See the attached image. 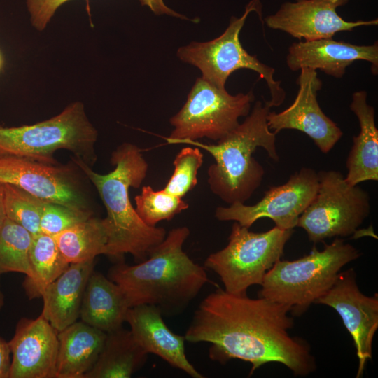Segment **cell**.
<instances>
[{
  "label": "cell",
  "mask_w": 378,
  "mask_h": 378,
  "mask_svg": "<svg viewBox=\"0 0 378 378\" xmlns=\"http://www.w3.org/2000/svg\"><path fill=\"white\" fill-rule=\"evenodd\" d=\"M57 334L41 314L34 319L21 318L8 342V378H56Z\"/></svg>",
  "instance_id": "obj_16"
},
{
  "label": "cell",
  "mask_w": 378,
  "mask_h": 378,
  "mask_svg": "<svg viewBox=\"0 0 378 378\" xmlns=\"http://www.w3.org/2000/svg\"><path fill=\"white\" fill-rule=\"evenodd\" d=\"M315 303L333 308L342 318L356 349V377H361L368 360L372 358L373 338L378 328L377 293L364 295L357 285L354 270L350 268L340 272L332 286Z\"/></svg>",
  "instance_id": "obj_13"
},
{
  "label": "cell",
  "mask_w": 378,
  "mask_h": 378,
  "mask_svg": "<svg viewBox=\"0 0 378 378\" xmlns=\"http://www.w3.org/2000/svg\"><path fill=\"white\" fill-rule=\"evenodd\" d=\"M293 232L276 226L253 232L234 221L228 244L210 254L204 267L218 274L227 293L246 295L250 286H261L265 274L282 256Z\"/></svg>",
  "instance_id": "obj_8"
},
{
  "label": "cell",
  "mask_w": 378,
  "mask_h": 378,
  "mask_svg": "<svg viewBox=\"0 0 378 378\" xmlns=\"http://www.w3.org/2000/svg\"><path fill=\"white\" fill-rule=\"evenodd\" d=\"M190 235L187 227L171 230L144 261L134 265L119 262L108 277L123 293L130 307L148 304L162 316L183 312L209 281L205 268L183 251Z\"/></svg>",
  "instance_id": "obj_2"
},
{
  "label": "cell",
  "mask_w": 378,
  "mask_h": 378,
  "mask_svg": "<svg viewBox=\"0 0 378 378\" xmlns=\"http://www.w3.org/2000/svg\"><path fill=\"white\" fill-rule=\"evenodd\" d=\"M1 276V274H0ZM4 304V295L3 294V292L1 289V284H0V310L2 309Z\"/></svg>",
  "instance_id": "obj_34"
},
{
  "label": "cell",
  "mask_w": 378,
  "mask_h": 378,
  "mask_svg": "<svg viewBox=\"0 0 378 378\" xmlns=\"http://www.w3.org/2000/svg\"><path fill=\"white\" fill-rule=\"evenodd\" d=\"M255 97L253 91L232 95L225 88H218L202 77L197 78L181 109L170 119L174 130L167 143L207 138L218 141L247 116Z\"/></svg>",
  "instance_id": "obj_9"
},
{
  "label": "cell",
  "mask_w": 378,
  "mask_h": 378,
  "mask_svg": "<svg viewBox=\"0 0 378 378\" xmlns=\"http://www.w3.org/2000/svg\"><path fill=\"white\" fill-rule=\"evenodd\" d=\"M318 188L317 172L302 167L280 186H272L255 204L234 202L227 207H217L215 216L219 220H234L249 228L256 220L268 218L275 226L293 230L299 217L316 196Z\"/></svg>",
  "instance_id": "obj_11"
},
{
  "label": "cell",
  "mask_w": 378,
  "mask_h": 378,
  "mask_svg": "<svg viewBox=\"0 0 378 378\" xmlns=\"http://www.w3.org/2000/svg\"><path fill=\"white\" fill-rule=\"evenodd\" d=\"M8 342L0 337V378H8L11 363Z\"/></svg>",
  "instance_id": "obj_32"
},
{
  "label": "cell",
  "mask_w": 378,
  "mask_h": 378,
  "mask_svg": "<svg viewBox=\"0 0 378 378\" xmlns=\"http://www.w3.org/2000/svg\"><path fill=\"white\" fill-rule=\"evenodd\" d=\"M296 80L299 90L294 102L280 113L270 111L269 129L276 134L286 129L297 130L308 135L323 153L332 150L343 132L338 125L321 108L317 93L322 82L316 71L302 69Z\"/></svg>",
  "instance_id": "obj_14"
},
{
  "label": "cell",
  "mask_w": 378,
  "mask_h": 378,
  "mask_svg": "<svg viewBox=\"0 0 378 378\" xmlns=\"http://www.w3.org/2000/svg\"><path fill=\"white\" fill-rule=\"evenodd\" d=\"M52 237L69 264L92 260L105 253L107 236L100 218L90 216Z\"/></svg>",
  "instance_id": "obj_25"
},
{
  "label": "cell",
  "mask_w": 378,
  "mask_h": 378,
  "mask_svg": "<svg viewBox=\"0 0 378 378\" xmlns=\"http://www.w3.org/2000/svg\"><path fill=\"white\" fill-rule=\"evenodd\" d=\"M76 175L69 166L0 155V183L17 186L41 200L89 211Z\"/></svg>",
  "instance_id": "obj_12"
},
{
  "label": "cell",
  "mask_w": 378,
  "mask_h": 378,
  "mask_svg": "<svg viewBox=\"0 0 378 378\" xmlns=\"http://www.w3.org/2000/svg\"><path fill=\"white\" fill-rule=\"evenodd\" d=\"M358 60L371 63L374 75L378 71V43L358 46L330 38H322L292 43L286 62L292 71L302 69L320 70L336 78H341L346 68Z\"/></svg>",
  "instance_id": "obj_17"
},
{
  "label": "cell",
  "mask_w": 378,
  "mask_h": 378,
  "mask_svg": "<svg viewBox=\"0 0 378 378\" xmlns=\"http://www.w3.org/2000/svg\"><path fill=\"white\" fill-rule=\"evenodd\" d=\"M3 184L7 218L25 228L33 236L41 233L40 220L46 201L13 185Z\"/></svg>",
  "instance_id": "obj_28"
},
{
  "label": "cell",
  "mask_w": 378,
  "mask_h": 378,
  "mask_svg": "<svg viewBox=\"0 0 378 378\" xmlns=\"http://www.w3.org/2000/svg\"><path fill=\"white\" fill-rule=\"evenodd\" d=\"M288 312L287 307L267 298L252 299L218 288L200 303L184 336L188 342L210 343L212 360L250 363V375L277 362L295 376H307L316 369L315 359L306 341L289 335L294 322Z\"/></svg>",
  "instance_id": "obj_1"
},
{
  "label": "cell",
  "mask_w": 378,
  "mask_h": 378,
  "mask_svg": "<svg viewBox=\"0 0 378 378\" xmlns=\"http://www.w3.org/2000/svg\"><path fill=\"white\" fill-rule=\"evenodd\" d=\"M29 260L31 276L26 277L22 284L29 299L41 298L46 288L69 265L53 237L42 232L33 236Z\"/></svg>",
  "instance_id": "obj_24"
},
{
  "label": "cell",
  "mask_w": 378,
  "mask_h": 378,
  "mask_svg": "<svg viewBox=\"0 0 378 378\" xmlns=\"http://www.w3.org/2000/svg\"><path fill=\"white\" fill-rule=\"evenodd\" d=\"M202 162L203 154L200 148L195 146L182 148L174 160V173L163 189L183 198L197 185V172Z\"/></svg>",
  "instance_id": "obj_29"
},
{
  "label": "cell",
  "mask_w": 378,
  "mask_h": 378,
  "mask_svg": "<svg viewBox=\"0 0 378 378\" xmlns=\"http://www.w3.org/2000/svg\"><path fill=\"white\" fill-rule=\"evenodd\" d=\"M130 308L120 287L102 273H91L83 296L81 321L106 333L120 328Z\"/></svg>",
  "instance_id": "obj_22"
},
{
  "label": "cell",
  "mask_w": 378,
  "mask_h": 378,
  "mask_svg": "<svg viewBox=\"0 0 378 378\" xmlns=\"http://www.w3.org/2000/svg\"><path fill=\"white\" fill-rule=\"evenodd\" d=\"M33 235L6 218L0 229V274L15 272L31 276L29 253Z\"/></svg>",
  "instance_id": "obj_26"
},
{
  "label": "cell",
  "mask_w": 378,
  "mask_h": 378,
  "mask_svg": "<svg viewBox=\"0 0 378 378\" xmlns=\"http://www.w3.org/2000/svg\"><path fill=\"white\" fill-rule=\"evenodd\" d=\"M90 216V211L76 210L45 202L40 220L41 230L42 233L54 236Z\"/></svg>",
  "instance_id": "obj_30"
},
{
  "label": "cell",
  "mask_w": 378,
  "mask_h": 378,
  "mask_svg": "<svg viewBox=\"0 0 378 378\" xmlns=\"http://www.w3.org/2000/svg\"><path fill=\"white\" fill-rule=\"evenodd\" d=\"M94 267V260L69 264L44 290L41 314L57 332L79 318L84 290Z\"/></svg>",
  "instance_id": "obj_19"
},
{
  "label": "cell",
  "mask_w": 378,
  "mask_h": 378,
  "mask_svg": "<svg viewBox=\"0 0 378 378\" xmlns=\"http://www.w3.org/2000/svg\"><path fill=\"white\" fill-rule=\"evenodd\" d=\"M143 6H148L156 15H167L181 19L188 20V18L181 14L176 13L165 4L164 0H139Z\"/></svg>",
  "instance_id": "obj_31"
},
{
  "label": "cell",
  "mask_w": 378,
  "mask_h": 378,
  "mask_svg": "<svg viewBox=\"0 0 378 378\" xmlns=\"http://www.w3.org/2000/svg\"><path fill=\"white\" fill-rule=\"evenodd\" d=\"M6 214L5 209V203H4V184L0 183V229L4 225L6 219Z\"/></svg>",
  "instance_id": "obj_33"
},
{
  "label": "cell",
  "mask_w": 378,
  "mask_h": 378,
  "mask_svg": "<svg viewBox=\"0 0 378 378\" xmlns=\"http://www.w3.org/2000/svg\"><path fill=\"white\" fill-rule=\"evenodd\" d=\"M351 110L356 115L360 132L353 138V145L346 160L345 180L352 186L365 181L378 180V130L375 110L367 102L364 90L353 93Z\"/></svg>",
  "instance_id": "obj_20"
},
{
  "label": "cell",
  "mask_w": 378,
  "mask_h": 378,
  "mask_svg": "<svg viewBox=\"0 0 378 378\" xmlns=\"http://www.w3.org/2000/svg\"><path fill=\"white\" fill-rule=\"evenodd\" d=\"M349 0H295L283 3L265 22L272 29L284 31L298 40L330 38L341 31L378 24V20L347 21L337 9Z\"/></svg>",
  "instance_id": "obj_15"
},
{
  "label": "cell",
  "mask_w": 378,
  "mask_h": 378,
  "mask_svg": "<svg viewBox=\"0 0 378 378\" xmlns=\"http://www.w3.org/2000/svg\"><path fill=\"white\" fill-rule=\"evenodd\" d=\"M317 175V192L297 227L303 228L314 243L351 235L370 214L369 194L348 183L338 171L322 170Z\"/></svg>",
  "instance_id": "obj_10"
},
{
  "label": "cell",
  "mask_w": 378,
  "mask_h": 378,
  "mask_svg": "<svg viewBox=\"0 0 378 378\" xmlns=\"http://www.w3.org/2000/svg\"><path fill=\"white\" fill-rule=\"evenodd\" d=\"M2 57H1V53H0V69L1 68V66H2Z\"/></svg>",
  "instance_id": "obj_35"
},
{
  "label": "cell",
  "mask_w": 378,
  "mask_h": 378,
  "mask_svg": "<svg viewBox=\"0 0 378 378\" xmlns=\"http://www.w3.org/2000/svg\"><path fill=\"white\" fill-rule=\"evenodd\" d=\"M125 321L135 340L148 354L159 356L192 378L204 377L188 360L185 336L173 332L167 327L158 307L148 304L130 307Z\"/></svg>",
  "instance_id": "obj_18"
},
{
  "label": "cell",
  "mask_w": 378,
  "mask_h": 378,
  "mask_svg": "<svg viewBox=\"0 0 378 378\" xmlns=\"http://www.w3.org/2000/svg\"><path fill=\"white\" fill-rule=\"evenodd\" d=\"M270 110L265 102L257 101L246 119L216 144L197 140L182 143L204 149L213 156L216 162L208 169V183L211 190L229 204L245 203L261 184L265 169L253 157L258 147L273 160H279L276 134L267 125Z\"/></svg>",
  "instance_id": "obj_4"
},
{
  "label": "cell",
  "mask_w": 378,
  "mask_h": 378,
  "mask_svg": "<svg viewBox=\"0 0 378 378\" xmlns=\"http://www.w3.org/2000/svg\"><path fill=\"white\" fill-rule=\"evenodd\" d=\"M148 354L130 330L120 328L106 333L99 357L84 378H129L140 369Z\"/></svg>",
  "instance_id": "obj_23"
},
{
  "label": "cell",
  "mask_w": 378,
  "mask_h": 378,
  "mask_svg": "<svg viewBox=\"0 0 378 378\" xmlns=\"http://www.w3.org/2000/svg\"><path fill=\"white\" fill-rule=\"evenodd\" d=\"M74 162L94 184L106 209L102 219L107 236L104 255L118 259L130 253L139 262L146 260L167 234L163 227L146 225L130 202V188H138L148 172L141 150L130 143L120 145L111 157L115 168L106 174L82 160L76 158Z\"/></svg>",
  "instance_id": "obj_3"
},
{
  "label": "cell",
  "mask_w": 378,
  "mask_h": 378,
  "mask_svg": "<svg viewBox=\"0 0 378 378\" xmlns=\"http://www.w3.org/2000/svg\"><path fill=\"white\" fill-rule=\"evenodd\" d=\"M97 135L85 115L83 104L75 102L59 114L34 125L0 126V155L56 164L53 153L66 149L76 159L90 165L97 160L94 144Z\"/></svg>",
  "instance_id": "obj_6"
},
{
  "label": "cell",
  "mask_w": 378,
  "mask_h": 378,
  "mask_svg": "<svg viewBox=\"0 0 378 378\" xmlns=\"http://www.w3.org/2000/svg\"><path fill=\"white\" fill-rule=\"evenodd\" d=\"M135 210L148 225L155 227L164 220H171L188 208V204L164 189L154 190L151 186H144L140 195L135 197Z\"/></svg>",
  "instance_id": "obj_27"
},
{
  "label": "cell",
  "mask_w": 378,
  "mask_h": 378,
  "mask_svg": "<svg viewBox=\"0 0 378 378\" xmlns=\"http://www.w3.org/2000/svg\"><path fill=\"white\" fill-rule=\"evenodd\" d=\"M360 252L337 238L322 251L295 260H278L265 274L260 297L287 307L295 315L303 314L334 284L342 268L358 258Z\"/></svg>",
  "instance_id": "obj_5"
},
{
  "label": "cell",
  "mask_w": 378,
  "mask_h": 378,
  "mask_svg": "<svg viewBox=\"0 0 378 378\" xmlns=\"http://www.w3.org/2000/svg\"><path fill=\"white\" fill-rule=\"evenodd\" d=\"M260 0H251L240 18L232 16L228 27L218 37L207 42L193 41L177 50L178 57L193 65L202 72V78L218 88H225L228 77L239 69L252 70L267 83L270 99L265 103L270 108L279 106L286 99L281 82L274 78L275 69L261 62L256 55H250L242 46L239 34L249 13L261 15Z\"/></svg>",
  "instance_id": "obj_7"
},
{
  "label": "cell",
  "mask_w": 378,
  "mask_h": 378,
  "mask_svg": "<svg viewBox=\"0 0 378 378\" xmlns=\"http://www.w3.org/2000/svg\"><path fill=\"white\" fill-rule=\"evenodd\" d=\"M106 333L83 321L58 332L56 378H84L96 363Z\"/></svg>",
  "instance_id": "obj_21"
}]
</instances>
